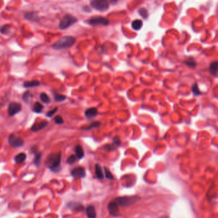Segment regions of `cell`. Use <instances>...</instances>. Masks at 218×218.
<instances>
[{
    "mask_svg": "<svg viewBox=\"0 0 218 218\" xmlns=\"http://www.w3.org/2000/svg\"><path fill=\"white\" fill-rule=\"evenodd\" d=\"M75 41H76V39L73 37L64 36L55 42L52 47L53 49L56 50L68 49L75 44Z\"/></svg>",
    "mask_w": 218,
    "mask_h": 218,
    "instance_id": "cell-1",
    "label": "cell"
},
{
    "mask_svg": "<svg viewBox=\"0 0 218 218\" xmlns=\"http://www.w3.org/2000/svg\"><path fill=\"white\" fill-rule=\"evenodd\" d=\"M61 152L50 154L46 161V165L52 171H58L61 166Z\"/></svg>",
    "mask_w": 218,
    "mask_h": 218,
    "instance_id": "cell-2",
    "label": "cell"
},
{
    "mask_svg": "<svg viewBox=\"0 0 218 218\" xmlns=\"http://www.w3.org/2000/svg\"><path fill=\"white\" fill-rule=\"evenodd\" d=\"M140 200L138 196H125L116 198L114 201L121 207H128L135 204Z\"/></svg>",
    "mask_w": 218,
    "mask_h": 218,
    "instance_id": "cell-3",
    "label": "cell"
},
{
    "mask_svg": "<svg viewBox=\"0 0 218 218\" xmlns=\"http://www.w3.org/2000/svg\"><path fill=\"white\" fill-rule=\"evenodd\" d=\"M77 22V19L76 18H75L74 16L67 14L65 16H64L63 19L61 20L60 24H59V27L61 30H64L68 28L70 26H72V24L76 23Z\"/></svg>",
    "mask_w": 218,
    "mask_h": 218,
    "instance_id": "cell-4",
    "label": "cell"
},
{
    "mask_svg": "<svg viewBox=\"0 0 218 218\" xmlns=\"http://www.w3.org/2000/svg\"><path fill=\"white\" fill-rule=\"evenodd\" d=\"M91 5L98 11H105L109 8L108 2L106 0H93L91 2Z\"/></svg>",
    "mask_w": 218,
    "mask_h": 218,
    "instance_id": "cell-5",
    "label": "cell"
},
{
    "mask_svg": "<svg viewBox=\"0 0 218 218\" xmlns=\"http://www.w3.org/2000/svg\"><path fill=\"white\" fill-rule=\"evenodd\" d=\"M8 143L14 148H19L24 145V141L21 138L12 134L8 137Z\"/></svg>",
    "mask_w": 218,
    "mask_h": 218,
    "instance_id": "cell-6",
    "label": "cell"
},
{
    "mask_svg": "<svg viewBox=\"0 0 218 218\" xmlns=\"http://www.w3.org/2000/svg\"><path fill=\"white\" fill-rule=\"evenodd\" d=\"M8 114L10 116H13L22 111V106L18 103H11L8 107Z\"/></svg>",
    "mask_w": 218,
    "mask_h": 218,
    "instance_id": "cell-7",
    "label": "cell"
},
{
    "mask_svg": "<svg viewBox=\"0 0 218 218\" xmlns=\"http://www.w3.org/2000/svg\"><path fill=\"white\" fill-rule=\"evenodd\" d=\"M88 22L93 26H96V25H104L107 26L109 24V20L107 18H103V17H96V18H91L88 20Z\"/></svg>",
    "mask_w": 218,
    "mask_h": 218,
    "instance_id": "cell-8",
    "label": "cell"
},
{
    "mask_svg": "<svg viewBox=\"0 0 218 218\" xmlns=\"http://www.w3.org/2000/svg\"><path fill=\"white\" fill-rule=\"evenodd\" d=\"M49 124V122L46 120H41L38 122H36L32 125L31 128V131L32 132H38L41 129L46 127Z\"/></svg>",
    "mask_w": 218,
    "mask_h": 218,
    "instance_id": "cell-9",
    "label": "cell"
},
{
    "mask_svg": "<svg viewBox=\"0 0 218 218\" xmlns=\"http://www.w3.org/2000/svg\"><path fill=\"white\" fill-rule=\"evenodd\" d=\"M72 177L76 179L84 178L86 176L85 169L82 167H77L72 171Z\"/></svg>",
    "mask_w": 218,
    "mask_h": 218,
    "instance_id": "cell-10",
    "label": "cell"
},
{
    "mask_svg": "<svg viewBox=\"0 0 218 218\" xmlns=\"http://www.w3.org/2000/svg\"><path fill=\"white\" fill-rule=\"evenodd\" d=\"M108 209L109 213L111 215L114 216L119 215V207L115 201L109 203L108 205Z\"/></svg>",
    "mask_w": 218,
    "mask_h": 218,
    "instance_id": "cell-11",
    "label": "cell"
},
{
    "mask_svg": "<svg viewBox=\"0 0 218 218\" xmlns=\"http://www.w3.org/2000/svg\"><path fill=\"white\" fill-rule=\"evenodd\" d=\"M24 18L28 21L34 22H38L40 20V18L37 15V14L33 11L26 12L24 14Z\"/></svg>",
    "mask_w": 218,
    "mask_h": 218,
    "instance_id": "cell-12",
    "label": "cell"
},
{
    "mask_svg": "<svg viewBox=\"0 0 218 218\" xmlns=\"http://www.w3.org/2000/svg\"><path fill=\"white\" fill-rule=\"evenodd\" d=\"M98 110L95 107L88 109L85 112V115L88 119H93L98 115Z\"/></svg>",
    "mask_w": 218,
    "mask_h": 218,
    "instance_id": "cell-13",
    "label": "cell"
},
{
    "mask_svg": "<svg viewBox=\"0 0 218 218\" xmlns=\"http://www.w3.org/2000/svg\"><path fill=\"white\" fill-rule=\"evenodd\" d=\"M40 85V83L37 80H33V81H25L23 83V87L24 88H33L37 87Z\"/></svg>",
    "mask_w": 218,
    "mask_h": 218,
    "instance_id": "cell-14",
    "label": "cell"
},
{
    "mask_svg": "<svg viewBox=\"0 0 218 218\" xmlns=\"http://www.w3.org/2000/svg\"><path fill=\"white\" fill-rule=\"evenodd\" d=\"M86 214L88 218H96V213L93 206L89 205L86 208Z\"/></svg>",
    "mask_w": 218,
    "mask_h": 218,
    "instance_id": "cell-15",
    "label": "cell"
},
{
    "mask_svg": "<svg viewBox=\"0 0 218 218\" xmlns=\"http://www.w3.org/2000/svg\"><path fill=\"white\" fill-rule=\"evenodd\" d=\"M143 26V22L140 19H136L135 21H133L131 23V27L133 30H135L136 31H138L140 30Z\"/></svg>",
    "mask_w": 218,
    "mask_h": 218,
    "instance_id": "cell-16",
    "label": "cell"
},
{
    "mask_svg": "<svg viewBox=\"0 0 218 218\" xmlns=\"http://www.w3.org/2000/svg\"><path fill=\"white\" fill-rule=\"evenodd\" d=\"M209 71L211 74L216 75L218 73V62H213L209 67Z\"/></svg>",
    "mask_w": 218,
    "mask_h": 218,
    "instance_id": "cell-17",
    "label": "cell"
},
{
    "mask_svg": "<svg viewBox=\"0 0 218 218\" xmlns=\"http://www.w3.org/2000/svg\"><path fill=\"white\" fill-rule=\"evenodd\" d=\"M95 173L96 175V177L99 179H103L104 178V174L103 170L102 169V167L100 165L96 164L95 165Z\"/></svg>",
    "mask_w": 218,
    "mask_h": 218,
    "instance_id": "cell-18",
    "label": "cell"
},
{
    "mask_svg": "<svg viewBox=\"0 0 218 218\" xmlns=\"http://www.w3.org/2000/svg\"><path fill=\"white\" fill-rule=\"evenodd\" d=\"M26 154H25L24 153H20V154H18L15 157L14 160H15L16 163L21 164V163H24L25 161V160H26Z\"/></svg>",
    "mask_w": 218,
    "mask_h": 218,
    "instance_id": "cell-19",
    "label": "cell"
},
{
    "mask_svg": "<svg viewBox=\"0 0 218 218\" xmlns=\"http://www.w3.org/2000/svg\"><path fill=\"white\" fill-rule=\"evenodd\" d=\"M44 110V106L39 102H36L33 107V111L36 113H41Z\"/></svg>",
    "mask_w": 218,
    "mask_h": 218,
    "instance_id": "cell-20",
    "label": "cell"
},
{
    "mask_svg": "<svg viewBox=\"0 0 218 218\" xmlns=\"http://www.w3.org/2000/svg\"><path fill=\"white\" fill-rule=\"evenodd\" d=\"M33 97V94L29 91H25L24 93L23 94V95H22L23 101L25 102L26 103H27V104L29 103L31 101V100L32 99Z\"/></svg>",
    "mask_w": 218,
    "mask_h": 218,
    "instance_id": "cell-21",
    "label": "cell"
},
{
    "mask_svg": "<svg viewBox=\"0 0 218 218\" xmlns=\"http://www.w3.org/2000/svg\"><path fill=\"white\" fill-rule=\"evenodd\" d=\"M75 154H76L77 157L79 159H82L84 157V150L80 145L76 146V147H75Z\"/></svg>",
    "mask_w": 218,
    "mask_h": 218,
    "instance_id": "cell-22",
    "label": "cell"
},
{
    "mask_svg": "<svg viewBox=\"0 0 218 218\" xmlns=\"http://www.w3.org/2000/svg\"><path fill=\"white\" fill-rule=\"evenodd\" d=\"M10 31V26L9 24H5L0 26V33L3 35H8Z\"/></svg>",
    "mask_w": 218,
    "mask_h": 218,
    "instance_id": "cell-23",
    "label": "cell"
},
{
    "mask_svg": "<svg viewBox=\"0 0 218 218\" xmlns=\"http://www.w3.org/2000/svg\"><path fill=\"white\" fill-rule=\"evenodd\" d=\"M69 208H72V210L77 211H82L83 210V206L79 203H72L69 204Z\"/></svg>",
    "mask_w": 218,
    "mask_h": 218,
    "instance_id": "cell-24",
    "label": "cell"
},
{
    "mask_svg": "<svg viewBox=\"0 0 218 218\" xmlns=\"http://www.w3.org/2000/svg\"><path fill=\"white\" fill-rule=\"evenodd\" d=\"M40 99L41 100V101L45 103V104H49L51 103V100L50 99V97H49V95L45 94V93H41L40 95Z\"/></svg>",
    "mask_w": 218,
    "mask_h": 218,
    "instance_id": "cell-25",
    "label": "cell"
},
{
    "mask_svg": "<svg viewBox=\"0 0 218 218\" xmlns=\"http://www.w3.org/2000/svg\"><path fill=\"white\" fill-rule=\"evenodd\" d=\"M53 94H54V98L56 101H57V102L64 101V100H66V99L65 95H63L60 94H58V93H56V92H54Z\"/></svg>",
    "mask_w": 218,
    "mask_h": 218,
    "instance_id": "cell-26",
    "label": "cell"
},
{
    "mask_svg": "<svg viewBox=\"0 0 218 218\" xmlns=\"http://www.w3.org/2000/svg\"><path fill=\"white\" fill-rule=\"evenodd\" d=\"M184 63H185L188 66H189V67H191V68H195L197 65L196 62L195 61L193 58H189L187 60L184 62Z\"/></svg>",
    "mask_w": 218,
    "mask_h": 218,
    "instance_id": "cell-27",
    "label": "cell"
},
{
    "mask_svg": "<svg viewBox=\"0 0 218 218\" xmlns=\"http://www.w3.org/2000/svg\"><path fill=\"white\" fill-rule=\"evenodd\" d=\"M192 91H193V94L195 96H198V95H200L202 94V93H201V91L198 88V86L197 83H195L193 85L192 87Z\"/></svg>",
    "mask_w": 218,
    "mask_h": 218,
    "instance_id": "cell-28",
    "label": "cell"
},
{
    "mask_svg": "<svg viewBox=\"0 0 218 218\" xmlns=\"http://www.w3.org/2000/svg\"><path fill=\"white\" fill-rule=\"evenodd\" d=\"M138 13L140 14L142 18L144 19H147L149 16L148 11L145 8H140L138 10Z\"/></svg>",
    "mask_w": 218,
    "mask_h": 218,
    "instance_id": "cell-29",
    "label": "cell"
},
{
    "mask_svg": "<svg viewBox=\"0 0 218 218\" xmlns=\"http://www.w3.org/2000/svg\"><path fill=\"white\" fill-rule=\"evenodd\" d=\"M77 159V157L76 155H72L68 158V159H67V163H68L70 164H73V163H75V162H76Z\"/></svg>",
    "mask_w": 218,
    "mask_h": 218,
    "instance_id": "cell-30",
    "label": "cell"
},
{
    "mask_svg": "<svg viewBox=\"0 0 218 218\" xmlns=\"http://www.w3.org/2000/svg\"><path fill=\"white\" fill-rule=\"evenodd\" d=\"M105 177L107 179H111V180H113L114 179L110 170H109L108 168H105Z\"/></svg>",
    "mask_w": 218,
    "mask_h": 218,
    "instance_id": "cell-31",
    "label": "cell"
},
{
    "mask_svg": "<svg viewBox=\"0 0 218 218\" xmlns=\"http://www.w3.org/2000/svg\"><path fill=\"white\" fill-rule=\"evenodd\" d=\"M54 120L55 123H57V124H62L64 122V120H63V119L62 118V116H61L60 115L56 116L54 117Z\"/></svg>",
    "mask_w": 218,
    "mask_h": 218,
    "instance_id": "cell-32",
    "label": "cell"
},
{
    "mask_svg": "<svg viewBox=\"0 0 218 218\" xmlns=\"http://www.w3.org/2000/svg\"><path fill=\"white\" fill-rule=\"evenodd\" d=\"M41 159V153H38L36 155L35 159V164L37 166H39Z\"/></svg>",
    "mask_w": 218,
    "mask_h": 218,
    "instance_id": "cell-33",
    "label": "cell"
},
{
    "mask_svg": "<svg viewBox=\"0 0 218 218\" xmlns=\"http://www.w3.org/2000/svg\"><path fill=\"white\" fill-rule=\"evenodd\" d=\"M57 110H58L57 107H56V108L53 109V110L48 111L47 113L46 114V116H48V117H52V116L56 113V111H57Z\"/></svg>",
    "mask_w": 218,
    "mask_h": 218,
    "instance_id": "cell-34",
    "label": "cell"
},
{
    "mask_svg": "<svg viewBox=\"0 0 218 218\" xmlns=\"http://www.w3.org/2000/svg\"><path fill=\"white\" fill-rule=\"evenodd\" d=\"M99 122H95L94 123H92L90 126H88L87 128H85L84 129H86V130H89V129H93L94 127H98V126H99Z\"/></svg>",
    "mask_w": 218,
    "mask_h": 218,
    "instance_id": "cell-35",
    "label": "cell"
},
{
    "mask_svg": "<svg viewBox=\"0 0 218 218\" xmlns=\"http://www.w3.org/2000/svg\"><path fill=\"white\" fill-rule=\"evenodd\" d=\"M114 144H115L116 146H119L121 144L120 139L118 137H115L114 138Z\"/></svg>",
    "mask_w": 218,
    "mask_h": 218,
    "instance_id": "cell-36",
    "label": "cell"
},
{
    "mask_svg": "<svg viewBox=\"0 0 218 218\" xmlns=\"http://www.w3.org/2000/svg\"><path fill=\"white\" fill-rule=\"evenodd\" d=\"M162 218H169V217H162Z\"/></svg>",
    "mask_w": 218,
    "mask_h": 218,
    "instance_id": "cell-37",
    "label": "cell"
}]
</instances>
